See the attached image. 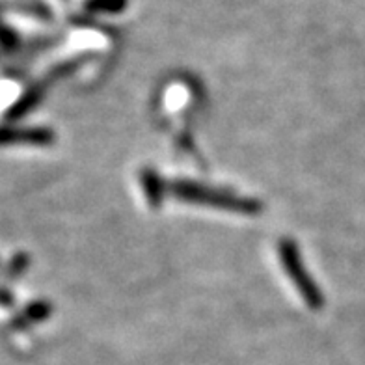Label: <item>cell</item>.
I'll return each instance as SVG.
<instances>
[{"mask_svg": "<svg viewBox=\"0 0 365 365\" xmlns=\"http://www.w3.org/2000/svg\"><path fill=\"white\" fill-rule=\"evenodd\" d=\"M168 194L179 197L182 202L197 203V205H209L222 211L240 212V215H259L263 211V203L254 197L237 196L220 188L205 187L200 182L190 181H172L168 182Z\"/></svg>", "mask_w": 365, "mask_h": 365, "instance_id": "obj_1", "label": "cell"}, {"mask_svg": "<svg viewBox=\"0 0 365 365\" xmlns=\"http://www.w3.org/2000/svg\"><path fill=\"white\" fill-rule=\"evenodd\" d=\"M140 182H142V188H144V196L148 200V203L153 209H159L160 203H163L164 196H166V190H168V185L163 181L159 173L155 172L153 168H144L140 173Z\"/></svg>", "mask_w": 365, "mask_h": 365, "instance_id": "obj_4", "label": "cell"}, {"mask_svg": "<svg viewBox=\"0 0 365 365\" xmlns=\"http://www.w3.org/2000/svg\"><path fill=\"white\" fill-rule=\"evenodd\" d=\"M51 315V304L45 302V300H38V302H32L30 306L23 309V312L10 322L11 330H19V328L30 327L34 322L43 321Z\"/></svg>", "mask_w": 365, "mask_h": 365, "instance_id": "obj_6", "label": "cell"}, {"mask_svg": "<svg viewBox=\"0 0 365 365\" xmlns=\"http://www.w3.org/2000/svg\"><path fill=\"white\" fill-rule=\"evenodd\" d=\"M278 257L282 261L284 270L287 272L291 282H293V285L298 289V293L302 294L304 302L308 304L312 309H321L324 306V297H322L321 289L315 285V282L309 278V274L304 269L302 257H300V252H298L297 245H294L293 240H279Z\"/></svg>", "mask_w": 365, "mask_h": 365, "instance_id": "obj_2", "label": "cell"}, {"mask_svg": "<svg viewBox=\"0 0 365 365\" xmlns=\"http://www.w3.org/2000/svg\"><path fill=\"white\" fill-rule=\"evenodd\" d=\"M29 255L26 254H17L11 257L10 267H8V278H14V276H19L26 267H29Z\"/></svg>", "mask_w": 365, "mask_h": 365, "instance_id": "obj_8", "label": "cell"}, {"mask_svg": "<svg viewBox=\"0 0 365 365\" xmlns=\"http://www.w3.org/2000/svg\"><path fill=\"white\" fill-rule=\"evenodd\" d=\"M41 96H43V84H38V86H32L30 90L24 91L23 96L15 101V105L8 110V114H6L8 121L19 120V118H24V115L29 114L30 110H34L36 105L41 101Z\"/></svg>", "mask_w": 365, "mask_h": 365, "instance_id": "obj_5", "label": "cell"}, {"mask_svg": "<svg viewBox=\"0 0 365 365\" xmlns=\"http://www.w3.org/2000/svg\"><path fill=\"white\" fill-rule=\"evenodd\" d=\"M2 41H4L6 51H11V48L17 45V36L11 32L10 26H6V29H4V34H2Z\"/></svg>", "mask_w": 365, "mask_h": 365, "instance_id": "obj_9", "label": "cell"}, {"mask_svg": "<svg viewBox=\"0 0 365 365\" xmlns=\"http://www.w3.org/2000/svg\"><path fill=\"white\" fill-rule=\"evenodd\" d=\"M54 142V133L45 127H26V129H10L6 127L2 130V145L10 144H34L48 145Z\"/></svg>", "mask_w": 365, "mask_h": 365, "instance_id": "obj_3", "label": "cell"}, {"mask_svg": "<svg viewBox=\"0 0 365 365\" xmlns=\"http://www.w3.org/2000/svg\"><path fill=\"white\" fill-rule=\"evenodd\" d=\"M127 4H129V0H86L84 8L90 14L115 15L125 10Z\"/></svg>", "mask_w": 365, "mask_h": 365, "instance_id": "obj_7", "label": "cell"}, {"mask_svg": "<svg viewBox=\"0 0 365 365\" xmlns=\"http://www.w3.org/2000/svg\"><path fill=\"white\" fill-rule=\"evenodd\" d=\"M10 291H8V289H6L4 293H2V306H4V308H8V306H10Z\"/></svg>", "mask_w": 365, "mask_h": 365, "instance_id": "obj_10", "label": "cell"}]
</instances>
